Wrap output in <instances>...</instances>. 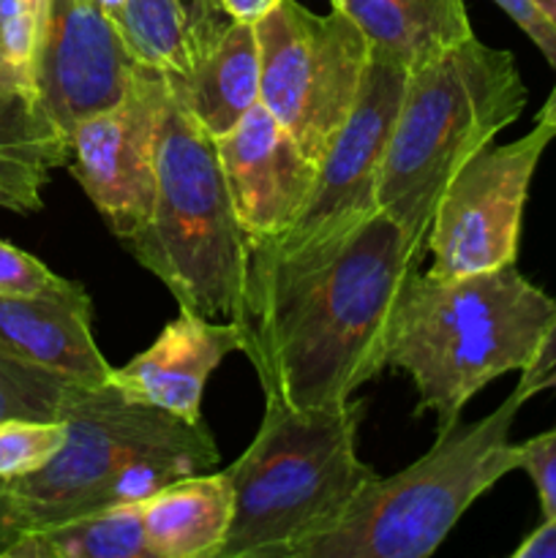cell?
Returning a JSON list of instances; mask_svg holds the SVG:
<instances>
[{
    "label": "cell",
    "instance_id": "1",
    "mask_svg": "<svg viewBox=\"0 0 556 558\" xmlns=\"http://www.w3.org/2000/svg\"><path fill=\"white\" fill-rule=\"evenodd\" d=\"M423 256V245L379 210L327 259L249 276L238 325L265 398L327 407L376 379Z\"/></svg>",
    "mask_w": 556,
    "mask_h": 558
},
{
    "label": "cell",
    "instance_id": "2",
    "mask_svg": "<svg viewBox=\"0 0 556 558\" xmlns=\"http://www.w3.org/2000/svg\"><path fill=\"white\" fill-rule=\"evenodd\" d=\"M60 423L69 436L58 456L0 483V558L36 529L142 501L172 480L218 466L216 436L202 420L136 403L112 385H71Z\"/></svg>",
    "mask_w": 556,
    "mask_h": 558
},
{
    "label": "cell",
    "instance_id": "3",
    "mask_svg": "<svg viewBox=\"0 0 556 558\" xmlns=\"http://www.w3.org/2000/svg\"><path fill=\"white\" fill-rule=\"evenodd\" d=\"M556 316V298L516 265L472 276L418 272L398 308L387 368L418 390L414 414H434L436 434L499 376L527 371Z\"/></svg>",
    "mask_w": 556,
    "mask_h": 558
},
{
    "label": "cell",
    "instance_id": "4",
    "mask_svg": "<svg viewBox=\"0 0 556 558\" xmlns=\"http://www.w3.org/2000/svg\"><path fill=\"white\" fill-rule=\"evenodd\" d=\"M527 98L512 52L474 33L414 65L382 161L379 210L425 248L450 180L521 118Z\"/></svg>",
    "mask_w": 556,
    "mask_h": 558
},
{
    "label": "cell",
    "instance_id": "5",
    "mask_svg": "<svg viewBox=\"0 0 556 558\" xmlns=\"http://www.w3.org/2000/svg\"><path fill=\"white\" fill-rule=\"evenodd\" d=\"M365 401L289 407L265 398L243 456L223 469L234 515L221 558H294L376 477L358 456Z\"/></svg>",
    "mask_w": 556,
    "mask_h": 558
},
{
    "label": "cell",
    "instance_id": "6",
    "mask_svg": "<svg viewBox=\"0 0 556 558\" xmlns=\"http://www.w3.org/2000/svg\"><path fill=\"white\" fill-rule=\"evenodd\" d=\"M123 245L180 308L218 322L243 319L251 240L234 213L216 136L196 123L169 82L150 218Z\"/></svg>",
    "mask_w": 556,
    "mask_h": 558
},
{
    "label": "cell",
    "instance_id": "7",
    "mask_svg": "<svg viewBox=\"0 0 556 558\" xmlns=\"http://www.w3.org/2000/svg\"><path fill=\"white\" fill-rule=\"evenodd\" d=\"M529 398L512 390L483 420L436 434L412 466L360 488L327 529L305 539L294 558H425L436 554L463 512L501 477L518 472L510 428Z\"/></svg>",
    "mask_w": 556,
    "mask_h": 558
},
{
    "label": "cell",
    "instance_id": "8",
    "mask_svg": "<svg viewBox=\"0 0 556 558\" xmlns=\"http://www.w3.org/2000/svg\"><path fill=\"white\" fill-rule=\"evenodd\" d=\"M259 104L319 167L352 114L371 63V44L343 11L314 14L278 0L259 22Z\"/></svg>",
    "mask_w": 556,
    "mask_h": 558
},
{
    "label": "cell",
    "instance_id": "9",
    "mask_svg": "<svg viewBox=\"0 0 556 558\" xmlns=\"http://www.w3.org/2000/svg\"><path fill=\"white\" fill-rule=\"evenodd\" d=\"M409 69L371 52L352 114L316 167L314 189L281 238L251 248L249 276L298 270L327 259L349 234L379 213V174Z\"/></svg>",
    "mask_w": 556,
    "mask_h": 558
},
{
    "label": "cell",
    "instance_id": "10",
    "mask_svg": "<svg viewBox=\"0 0 556 558\" xmlns=\"http://www.w3.org/2000/svg\"><path fill=\"white\" fill-rule=\"evenodd\" d=\"M554 140V125L534 120L521 140L491 142L463 163L442 194L425 238L431 276H472L516 265L532 178Z\"/></svg>",
    "mask_w": 556,
    "mask_h": 558
},
{
    "label": "cell",
    "instance_id": "11",
    "mask_svg": "<svg viewBox=\"0 0 556 558\" xmlns=\"http://www.w3.org/2000/svg\"><path fill=\"white\" fill-rule=\"evenodd\" d=\"M164 98L167 74L140 63L123 98L69 134L65 167L120 243L150 218Z\"/></svg>",
    "mask_w": 556,
    "mask_h": 558
},
{
    "label": "cell",
    "instance_id": "12",
    "mask_svg": "<svg viewBox=\"0 0 556 558\" xmlns=\"http://www.w3.org/2000/svg\"><path fill=\"white\" fill-rule=\"evenodd\" d=\"M136 65L101 0H52L38 33V107L69 142L82 120L123 98Z\"/></svg>",
    "mask_w": 556,
    "mask_h": 558
},
{
    "label": "cell",
    "instance_id": "13",
    "mask_svg": "<svg viewBox=\"0 0 556 558\" xmlns=\"http://www.w3.org/2000/svg\"><path fill=\"white\" fill-rule=\"evenodd\" d=\"M234 213L251 248L289 232L309 202L316 163L289 131L256 104L232 131L216 140Z\"/></svg>",
    "mask_w": 556,
    "mask_h": 558
},
{
    "label": "cell",
    "instance_id": "14",
    "mask_svg": "<svg viewBox=\"0 0 556 558\" xmlns=\"http://www.w3.org/2000/svg\"><path fill=\"white\" fill-rule=\"evenodd\" d=\"M234 352H243V327L180 308L161 336L123 368L109 385L125 398L161 409L189 423L202 420V396L213 371Z\"/></svg>",
    "mask_w": 556,
    "mask_h": 558
},
{
    "label": "cell",
    "instance_id": "15",
    "mask_svg": "<svg viewBox=\"0 0 556 558\" xmlns=\"http://www.w3.org/2000/svg\"><path fill=\"white\" fill-rule=\"evenodd\" d=\"M93 316L41 298H0V354L65 381L101 387L112 365L93 338Z\"/></svg>",
    "mask_w": 556,
    "mask_h": 558
},
{
    "label": "cell",
    "instance_id": "16",
    "mask_svg": "<svg viewBox=\"0 0 556 558\" xmlns=\"http://www.w3.org/2000/svg\"><path fill=\"white\" fill-rule=\"evenodd\" d=\"M262 58L256 22L229 20L213 47L185 74H167L169 87L210 136L232 131L259 104Z\"/></svg>",
    "mask_w": 556,
    "mask_h": 558
},
{
    "label": "cell",
    "instance_id": "17",
    "mask_svg": "<svg viewBox=\"0 0 556 558\" xmlns=\"http://www.w3.org/2000/svg\"><path fill=\"white\" fill-rule=\"evenodd\" d=\"M153 558H221L234 515L227 472H196L140 501Z\"/></svg>",
    "mask_w": 556,
    "mask_h": 558
},
{
    "label": "cell",
    "instance_id": "18",
    "mask_svg": "<svg viewBox=\"0 0 556 558\" xmlns=\"http://www.w3.org/2000/svg\"><path fill=\"white\" fill-rule=\"evenodd\" d=\"M358 22L371 52L398 60L409 71L472 36L463 0H330Z\"/></svg>",
    "mask_w": 556,
    "mask_h": 558
},
{
    "label": "cell",
    "instance_id": "19",
    "mask_svg": "<svg viewBox=\"0 0 556 558\" xmlns=\"http://www.w3.org/2000/svg\"><path fill=\"white\" fill-rule=\"evenodd\" d=\"M3 558H153L140 501L85 512L16 539Z\"/></svg>",
    "mask_w": 556,
    "mask_h": 558
},
{
    "label": "cell",
    "instance_id": "20",
    "mask_svg": "<svg viewBox=\"0 0 556 558\" xmlns=\"http://www.w3.org/2000/svg\"><path fill=\"white\" fill-rule=\"evenodd\" d=\"M65 161L69 142L38 104L0 98V185L22 202L25 213L41 210L44 185Z\"/></svg>",
    "mask_w": 556,
    "mask_h": 558
},
{
    "label": "cell",
    "instance_id": "21",
    "mask_svg": "<svg viewBox=\"0 0 556 558\" xmlns=\"http://www.w3.org/2000/svg\"><path fill=\"white\" fill-rule=\"evenodd\" d=\"M104 11L118 25L136 63L164 74L191 69L189 33L178 0H104Z\"/></svg>",
    "mask_w": 556,
    "mask_h": 558
},
{
    "label": "cell",
    "instance_id": "22",
    "mask_svg": "<svg viewBox=\"0 0 556 558\" xmlns=\"http://www.w3.org/2000/svg\"><path fill=\"white\" fill-rule=\"evenodd\" d=\"M36 16L27 0H0V98L38 104Z\"/></svg>",
    "mask_w": 556,
    "mask_h": 558
},
{
    "label": "cell",
    "instance_id": "23",
    "mask_svg": "<svg viewBox=\"0 0 556 558\" xmlns=\"http://www.w3.org/2000/svg\"><path fill=\"white\" fill-rule=\"evenodd\" d=\"M63 376L0 354V423L9 420H36V423H60L69 387Z\"/></svg>",
    "mask_w": 556,
    "mask_h": 558
},
{
    "label": "cell",
    "instance_id": "24",
    "mask_svg": "<svg viewBox=\"0 0 556 558\" xmlns=\"http://www.w3.org/2000/svg\"><path fill=\"white\" fill-rule=\"evenodd\" d=\"M0 298H41L93 316L85 287L49 270L41 259L0 238Z\"/></svg>",
    "mask_w": 556,
    "mask_h": 558
},
{
    "label": "cell",
    "instance_id": "25",
    "mask_svg": "<svg viewBox=\"0 0 556 558\" xmlns=\"http://www.w3.org/2000/svg\"><path fill=\"white\" fill-rule=\"evenodd\" d=\"M63 423L9 420L0 423V483L27 477L47 466L65 445Z\"/></svg>",
    "mask_w": 556,
    "mask_h": 558
},
{
    "label": "cell",
    "instance_id": "26",
    "mask_svg": "<svg viewBox=\"0 0 556 558\" xmlns=\"http://www.w3.org/2000/svg\"><path fill=\"white\" fill-rule=\"evenodd\" d=\"M521 472L529 474L537 490L540 507L545 518H556V428L518 445Z\"/></svg>",
    "mask_w": 556,
    "mask_h": 558
},
{
    "label": "cell",
    "instance_id": "27",
    "mask_svg": "<svg viewBox=\"0 0 556 558\" xmlns=\"http://www.w3.org/2000/svg\"><path fill=\"white\" fill-rule=\"evenodd\" d=\"M185 20V33H189L191 63L213 47L218 33L227 27L229 16L223 14L218 0H178Z\"/></svg>",
    "mask_w": 556,
    "mask_h": 558
},
{
    "label": "cell",
    "instance_id": "28",
    "mask_svg": "<svg viewBox=\"0 0 556 558\" xmlns=\"http://www.w3.org/2000/svg\"><path fill=\"white\" fill-rule=\"evenodd\" d=\"M518 27L529 36V41L543 52L551 69L556 71V27L545 20L534 0H494Z\"/></svg>",
    "mask_w": 556,
    "mask_h": 558
},
{
    "label": "cell",
    "instance_id": "29",
    "mask_svg": "<svg viewBox=\"0 0 556 558\" xmlns=\"http://www.w3.org/2000/svg\"><path fill=\"white\" fill-rule=\"evenodd\" d=\"M554 365H556V316H554V322H551L548 332H545L543 343H540L537 354H534V360L529 363V368L518 374V385L516 387L527 398H534V396H537L540 379H543V376L548 374Z\"/></svg>",
    "mask_w": 556,
    "mask_h": 558
},
{
    "label": "cell",
    "instance_id": "30",
    "mask_svg": "<svg viewBox=\"0 0 556 558\" xmlns=\"http://www.w3.org/2000/svg\"><path fill=\"white\" fill-rule=\"evenodd\" d=\"M512 558H556V518H545L534 532L521 539Z\"/></svg>",
    "mask_w": 556,
    "mask_h": 558
},
{
    "label": "cell",
    "instance_id": "31",
    "mask_svg": "<svg viewBox=\"0 0 556 558\" xmlns=\"http://www.w3.org/2000/svg\"><path fill=\"white\" fill-rule=\"evenodd\" d=\"M276 3L278 0H218V5H221L229 20L243 22H259Z\"/></svg>",
    "mask_w": 556,
    "mask_h": 558
},
{
    "label": "cell",
    "instance_id": "32",
    "mask_svg": "<svg viewBox=\"0 0 556 558\" xmlns=\"http://www.w3.org/2000/svg\"><path fill=\"white\" fill-rule=\"evenodd\" d=\"M537 120H545V123L554 125V131H556V85H554V90H551V96L545 98L543 109L537 112Z\"/></svg>",
    "mask_w": 556,
    "mask_h": 558
},
{
    "label": "cell",
    "instance_id": "33",
    "mask_svg": "<svg viewBox=\"0 0 556 558\" xmlns=\"http://www.w3.org/2000/svg\"><path fill=\"white\" fill-rule=\"evenodd\" d=\"M0 207H3V210H11V213H22V216H27V213H25V207H22V202L16 199V196L11 194V191L5 189V185H0Z\"/></svg>",
    "mask_w": 556,
    "mask_h": 558
},
{
    "label": "cell",
    "instance_id": "34",
    "mask_svg": "<svg viewBox=\"0 0 556 558\" xmlns=\"http://www.w3.org/2000/svg\"><path fill=\"white\" fill-rule=\"evenodd\" d=\"M534 3H537V9L543 11L545 20L556 27V0H534Z\"/></svg>",
    "mask_w": 556,
    "mask_h": 558
},
{
    "label": "cell",
    "instance_id": "35",
    "mask_svg": "<svg viewBox=\"0 0 556 558\" xmlns=\"http://www.w3.org/2000/svg\"><path fill=\"white\" fill-rule=\"evenodd\" d=\"M543 390H554V392H556V365L548 371V374L543 376V379H540L537 392H543Z\"/></svg>",
    "mask_w": 556,
    "mask_h": 558
}]
</instances>
